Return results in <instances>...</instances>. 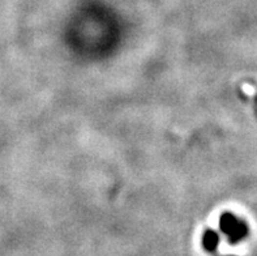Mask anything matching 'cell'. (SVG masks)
<instances>
[{
  "instance_id": "obj_1",
  "label": "cell",
  "mask_w": 257,
  "mask_h": 256,
  "mask_svg": "<svg viewBox=\"0 0 257 256\" xmlns=\"http://www.w3.org/2000/svg\"><path fill=\"white\" fill-rule=\"evenodd\" d=\"M219 225H221V230L229 236L231 243H236L241 240L248 233V228L245 222L236 218L233 213H223Z\"/></svg>"
},
{
  "instance_id": "obj_2",
  "label": "cell",
  "mask_w": 257,
  "mask_h": 256,
  "mask_svg": "<svg viewBox=\"0 0 257 256\" xmlns=\"http://www.w3.org/2000/svg\"><path fill=\"white\" fill-rule=\"evenodd\" d=\"M202 243H204V247H205L208 251H214V250L217 248L218 243H219V236H218L217 233L208 230V232L204 234Z\"/></svg>"
},
{
  "instance_id": "obj_3",
  "label": "cell",
  "mask_w": 257,
  "mask_h": 256,
  "mask_svg": "<svg viewBox=\"0 0 257 256\" xmlns=\"http://www.w3.org/2000/svg\"><path fill=\"white\" fill-rule=\"evenodd\" d=\"M256 104H257V96H256Z\"/></svg>"
}]
</instances>
